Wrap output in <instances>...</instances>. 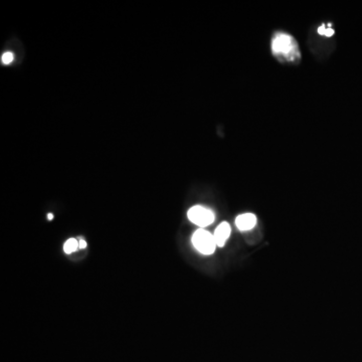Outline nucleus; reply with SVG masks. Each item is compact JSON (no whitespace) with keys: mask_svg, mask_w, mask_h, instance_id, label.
I'll return each instance as SVG.
<instances>
[{"mask_svg":"<svg viewBox=\"0 0 362 362\" xmlns=\"http://www.w3.org/2000/svg\"><path fill=\"white\" fill-rule=\"evenodd\" d=\"M273 53L288 60H296L300 58L296 40L289 34L277 33L272 41Z\"/></svg>","mask_w":362,"mask_h":362,"instance_id":"nucleus-1","label":"nucleus"},{"mask_svg":"<svg viewBox=\"0 0 362 362\" xmlns=\"http://www.w3.org/2000/svg\"><path fill=\"white\" fill-rule=\"evenodd\" d=\"M192 243L194 247L201 254L203 255H211L214 253L216 245V242L214 240V237L206 230H198L196 231L193 236H192Z\"/></svg>","mask_w":362,"mask_h":362,"instance_id":"nucleus-2","label":"nucleus"},{"mask_svg":"<svg viewBox=\"0 0 362 362\" xmlns=\"http://www.w3.org/2000/svg\"><path fill=\"white\" fill-rule=\"evenodd\" d=\"M188 218L191 222H193L194 224H197L201 228L208 227L211 224L215 218L213 211L200 207V206H195L193 208H191L188 211Z\"/></svg>","mask_w":362,"mask_h":362,"instance_id":"nucleus-3","label":"nucleus"},{"mask_svg":"<svg viewBox=\"0 0 362 362\" xmlns=\"http://www.w3.org/2000/svg\"><path fill=\"white\" fill-rule=\"evenodd\" d=\"M257 224V216L253 213H243L236 218V225L241 231H250Z\"/></svg>","mask_w":362,"mask_h":362,"instance_id":"nucleus-4","label":"nucleus"},{"mask_svg":"<svg viewBox=\"0 0 362 362\" xmlns=\"http://www.w3.org/2000/svg\"><path fill=\"white\" fill-rule=\"evenodd\" d=\"M231 235V227L228 222H221L214 232V240L217 246H223Z\"/></svg>","mask_w":362,"mask_h":362,"instance_id":"nucleus-5","label":"nucleus"},{"mask_svg":"<svg viewBox=\"0 0 362 362\" xmlns=\"http://www.w3.org/2000/svg\"><path fill=\"white\" fill-rule=\"evenodd\" d=\"M78 248H79V241H77L76 239H69L64 242L63 251L66 254H72V253L76 252Z\"/></svg>","mask_w":362,"mask_h":362,"instance_id":"nucleus-6","label":"nucleus"},{"mask_svg":"<svg viewBox=\"0 0 362 362\" xmlns=\"http://www.w3.org/2000/svg\"><path fill=\"white\" fill-rule=\"evenodd\" d=\"M318 32L322 35H325V36H331L334 33V30H332L331 28L327 27V26H322L318 29Z\"/></svg>","mask_w":362,"mask_h":362,"instance_id":"nucleus-7","label":"nucleus"},{"mask_svg":"<svg viewBox=\"0 0 362 362\" xmlns=\"http://www.w3.org/2000/svg\"><path fill=\"white\" fill-rule=\"evenodd\" d=\"M13 59H14V56H13V54L10 53V52H7V53L3 54L2 57H1V60H2V62H3L4 64H9V63L13 60Z\"/></svg>","mask_w":362,"mask_h":362,"instance_id":"nucleus-8","label":"nucleus"},{"mask_svg":"<svg viewBox=\"0 0 362 362\" xmlns=\"http://www.w3.org/2000/svg\"><path fill=\"white\" fill-rule=\"evenodd\" d=\"M87 246V242L84 240H80L79 241V248H85Z\"/></svg>","mask_w":362,"mask_h":362,"instance_id":"nucleus-9","label":"nucleus"},{"mask_svg":"<svg viewBox=\"0 0 362 362\" xmlns=\"http://www.w3.org/2000/svg\"><path fill=\"white\" fill-rule=\"evenodd\" d=\"M52 218H54V215L52 213H50L49 214V219H52Z\"/></svg>","mask_w":362,"mask_h":362,"instance_id":"nucleus-10","label":"nucleus"}]
</instances>
